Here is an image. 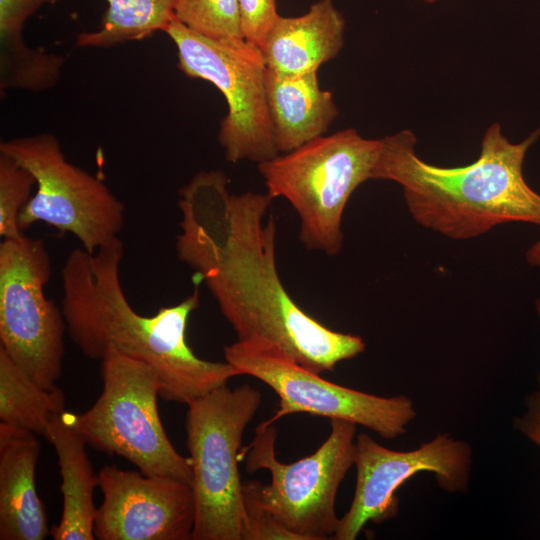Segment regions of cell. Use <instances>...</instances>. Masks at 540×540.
<instances>
[{
	"instance_id": "5",
	"label": "cell",
	"mask_w": 540,
	"mask_h": 540,
	"mask_svg": "<svg viewBox=\"0 0 540 540\" xmlns=\"http://www.w3.org/2000/svg\"><path fill=\"white\" fill-rule=\"evenodd\" d=\"M100 362L102 392L84 413L65 411L70 424L87 445L127 459L143 474L191 485V460L176 451L160 419L157 372L147 363L112 349Z\"/></svg>"
},
{
	"instance_id": "25",
	"label": "cell",
	"mask_w": 540,
	"mask_h": 540,
	"mask_svg": "<svg viewBox=\"0 0 540 540\" xmlns=\"http://www.w3.org/2000/svg\"><path fill=\"white\" fill-rule=\"evenodd\" d=\"M526 411L514 419V426L529 440L540 446V391L525 400Z\"/></svg>"
},
{
	"instance_id": "24",
	"label": "cell",
	"mask_w": 540,
	"mask_h": 540,
	"mask_svg": "<svg viewBox=\"0 0 540 540\" xmlns=\"http://www.w3.org/2000/svg\"><path fill=\"white\" fill-rule=\"evenodd\" d=\"M238 6L244 39L261 49L280 16L277 0H238Z\"/></svg>"
},
{
	"instance_id": "28",
	"label": "cell",
	"mask_w": 540,
	"mask_h": 540,
	"mask_svg": "<svg viewBox=\"0 0 540 540\" xmlns=\"http://www.w3.org/2000/svg\"><path fill=\"white\" fill-rule=\"evenodd\" d=\"M420 1H423V2H426V3H429V4H432V3H435L439 0H420Z\"/></svg>"
},
{
	"instance_id": "8",
	"label": "cell",
	"mask_w": 540,
	"mask_h": 540,
	"mask_svg": "<svg viewBox=\"0 0 540 540\" xmlns=\"http://www.w3.org/2000/svg\"><path fill=\"white\" fill-rule=\"evenodd\" d=\"M330 423V434L322 445L293 463L276 458L277 429L268 421L257 426L246 449V471H270L271 483L262 486L264 500L297 540L333 539L339 526L335 499L354 465L357 425L339 419Z\"/></svg>"
},
{
	"instance_id": "21",
	"label": "cell",
	"mask_w": 540,
	"mask_h": 540,
	"mask_svg": "<svg viewBox=\"0 0 540 540\" xmlns=\"http://www.w3.org/2000/svg\"><path fill=\"white\" fill-rule=\"evenodd\" d=\"M36 184L33 175L13 158L0 153V236L18 239L24 236L19 216L30 200Z\"/></svg>"
},
{
	"instance_id": "14",
	"label": "cell",
	"mask_w": 540,
	"mask_h": 540,
	"mask_svg": "<svg viewBox=\"0 0 540 540\" xmlns=\"http://www.w3.org/2000/svg\"><path fill=\"white\" fill-rule=\"evenodd\" d=\"M36 434L0 423V539L43 540L50 533L35 474Z\"/></svg>"
},
{
	"instance_id": "16",
	"label": "cell",
	"mask_w": 540,
	"mask_h": 540,
	"mask_svg": "<svg viewBox=\"0 0 540 540\" xmlns=\"http://www.w3.org/2000/svg\"><path fill=\"white\" fill-rule=\"evenodd\" d=\"M266 92L279 153L325 135L338 116L333 95L321 89L317 72L286 75L267 68Z\"/></svg>"
},
{
	"instance_id": "27",
	"label": "cell",
	"mask_w": 540,
	"mask_h": 540,
	"mask_svg": "<svg viewBox=\"0 0 540 540\" xmlns=\"http://www.w3.org/2000/svg\"><path fill=\"white\" fill-rule=\"evenodd\" d=\"M535 306H536V311H537L539 319H540V297L536 300ZM537 381H538L539 388H540V372L538 374Z\"/></svg>"
},
{
	"instance_id": "10",
	"label": "cell",
	"mask_w": 540,
	"mask_h": 540,
	"mask_svg": "<svg viewBox=\"0 0 540 540\" xmlns=\"http://www.w3.org/2000/svg\"><path fill=\"white\" fill-rule=\"evenodd\" d=\"M224 356L241 375L262 381L277 394L279 408L269 423L307 413L349 421L393 439L404 434L417 416L409 397H381L327 381L265 339L237 340L224 347Z\"/></svg>"
},
{
	"instance_id": "7",
	"label": "cell",
	"mask_w": 540,
	"mask_h": 540,
	"mask_svg": "<svg viewBox=\"0 0 540 540\" xmlns=\"http://www.w3.org/2000/svg\"><path fill=\"white\" fill-rule=\"evenodd\" d=\"M178 51V67L188 77L211 82L224 95L228 113L218 140L227 161L257 163L279 155L266 92L267 65L261 49L245 39L216 40L177 19L164 30Z\"/></svg>"
},
{
	"instance_id": "23",
	"label": "cell",
	"mask_w": 540,
	"mask_h": 540,
	"mask_svg": "<svg viewBox=\"0 0 540 540\" xmlns=\"http://www.w3.org/2000/svg\"><path fill=\"white\" fill-rule=\"evenodd\" d=\"M58 0H0L1 53L23 47L21 32L26 20L44 4Z\"/></svg>"
},
{
	"instance_id": "3",
	"label": "cell",
	"mask_w": 540,
	"mask_h": 540,
	"mask_svg": "<svg viewBox=\"0 0 540 540\" xmlns=\"http://www.w3.org/2000/svg\"><path fill=\"white\" fill-rule=\"evenodd\" d=\"M539 137L540 126L512 143L493 123L473 163L442 167L420 159L414 133L402 130L382 138L373 179L401 185L413 219L451 239L475 238L510 222L540 226V195L523 177L526 153Z\"/></svg>"
},
{
	"instance_id": "6",
	"label": "cell",
	"mask_w": 540,
	"mask_h": 540,
	"mask_svg": "<svg viewBox=\"0 0 540 540\" xmlns=\"http://www.w3.org/2000/svg\"><path fill=\"white\" fill-rule=\"evenodd\" d=\"M261 402V393L243 384L235 389L219 387L188 404L186 444L193 473V540H242L239 451L244 430Z\"/></svg>"
},
{
	"instance_id": "15",
	"label": "cell",
	"mask_w": 540,
	"mask_h": 540,
	"mask_svg": "<svg viewBox=\"0 0 540 540\" xmlns=\"http://www.w3.org/2000/svg\"><path fill=\"white\" fill-rule=\"evenodd\" d=\"M345 19L332 0H318L300 16H279L261 48L267 68L286 75L318 72L344 44Z\"/></svg>"
},
{
	"instance_id": "11",
	"label": "cell",
	"mask_w": 540,
	"mask_h": 540,
	"mask_svg": "<svg viewBox=\"0 0 540 540\" xmlns=\"http://www.w3.org/2000/svg\"><path fill=\"white\" fill-rule=\"evenodd\" d=\"M52 264L42 239L0 243V347L35 382L55 389L62 375L66 321L45 295Z\"/></svg>"
},
{
	"instance_id": "17",
	"label": "cell",
	"mask_w": 540,
	"mask_h": 540,
	"mask_svg": "<svg viewBox=\"0 0 540 540\" xmlns=\"http://www.w3.org/2000/svg\"><path fill=\"white\" fill-rule=\"evenodd\" d=\"M45 437L57 454L63 496L60 521L50 534L54 540H93L97 514L94 490L98 486V474L94 473L88 458L87 444L65 412L51 421Z\"/></svg>"
},
{
	"instance_id": "9",
	"label": "cell",
	"mask_w": 540,
	"mask_h": 540,
	"mask_svg": "<svg viewBox=\"0 0 540 540\" xmlns=\"http://www.w3.org/2000/svg\"><path fill=\"white\" fill-rule=\"evenodd\" d=\"M34 177L36 192L19 216L22 231L42 222L75 236L94 253L117 238L125 223V206L97 177L69 162L56 137L43 133L0 144Z\"/></svg>"
},
{
	"instance_id": "12",
	"label": "cell",
	"mask_w": 540,
	"mask_h": 540,
	"mask_svg": "<svg viewBox=\"0 0 540 540\" xmlns=\"http://www.w3.org/2000/svg\"><path fill=\"white\" fill-rule=\"evenodd\" d=\"M472 449L448 433H440L410 451L388 449L366 434L356 439V485L349 510L340 518L334 540H354L368 522L381 523L398 513L397 489L413 475L433 473L450 493L467 490Z\"/></svg>"
},
{
	"instance_id": "19",
	"label": "cell",
	"mask_w": 540,
	"mask_h": 540,
	"mask_svg": "<svg viewBox=\"0 0 540 540\" xmlns=\"http://www.w3.org/2000/svg\"><path fill=\"white\" fill-rule=\"evenodd\" d=\"M108 9L100 26L81 33V47H110L127 41L142 40L156 31H164L174 17V0H106Z\"/></svg>"
},
{
	"instance_id": "18",
	"label": "cell",
	"mask_w": 540,
	"mask_h": 540,
	"mask_svg": "<svg viewBox=\"0 0 540 540\" xmlns=\"http://www.w3.org/2000/svg\"><path fill=\"white\" fill-rule=\"evenodd\" d=\"M63 412L62 390L40 386L0 347L1 422L45 436L51 421Z\"/></svg>"
},
{
	"instance_id": "13",
	"label": "cell",
	"mask_w": 540,
	"mask_h": 540,
	"mask_svg": "<svg viewBox=\"0 0 540 540\" xmlns=\"http://www.w3.org/2000/svg\"><path fill=\"white\" fill-rule=\"evenodd\" d=\"M98 487L104 500L94 521L95 539H192L195 502L189 483L106 465Z\"/></svg>"
},
{
	"instance_id": "2",
	"label": "cell",
	"mask_w": 540,
	"mask_h": 540,
	"mask_svg": "<svg viewBox=\"0 0 540 540\" xmlns=\"http://www.w3.org/2000/svg\"><path fill=\"white\" fill-rule=\"evenodd\" d=\"M124 246L117 237L94 253L73 249L61 270V309L72 342L86 357L102 360L112 349L150 365L160 397L189 404L227 385L240 372L228 362L199 358L186 341L199 285L173 306L144 316L130 304L120 280Z\"/></svg>"
},
{
	"instance_id": "1",
	"label": "cell",
	"mask_w": 540,
	"mask_h": 540,
	"mask_svg": "<svg viewBox=\"0 0 540 540\" xmlns=\"http://www.w3.org/2000/svg\"><path fill=\"white\" fill-rule=\"evenodd\" d=\"M219 170L197 173L179 191L178 259L204 283L237 340L261 338L304 368L320 374L365 350L364 340L334 331L289 295L276 266L273 198L233 194Z\"/></svg>"
},
{
	"instance_id": "26",
	"label": "cell",
	"mask_w": 540,
	"mask_h": 540,
	"mask_svg": "<svg viewBox=\"0 0 540 540\" xmlns=\"http://www.w3.org/2000/svg\"><path fill=\"white\" fill-rule=\"evenodd\" d=\"M526 260L529 265L540 267V240L526 252Z\"/></svg>"
},
{
	"instance_id": "4",
	"label": "cell",
	"mask_w": 540,
	"mask_h": 540,
	"mask_svg": "<svg viewBox=\"0 0 540 540\" xmlns=\"http://www.w3.org/2000/svg\"><path fill=\"white\" fill-rule=\"evenodd\" d=\"M381 149L382 139L347 128L260 162L258 170L267 193L295 209L305 247L333 256L343 246L346 204L359 185L373 179Z\"/></svg>"
},
{
	"instance_id": "20",
	"label": "cell",
	"mask_w": 540,
	"mask_h": 540,
	"mask_svg": "<svg viewBox=\"0 0 540 540\" xmlns=\"http://www.w3.org/2000/svg\"><path fill=\"white\" fill-rule=\"evenodd\" d=\"M173 12L180 23L205 37L244 39L238 0H174Z\"/></svg>"
},
{
	"instance_id": "22",
	"label": "cell",
	"mask_w": 540,
	"mask_h": 540,
	"mask_svg": "<svg viewBox=\"0 0 540 540\" xmlns=\"http://www.w3.org/2000/svg\"><path fill=\"white\" fill-rule=\"evenodd\" d=\"M259 480L243 481L242 540H297L267 505Z\"/></svg>"
}]
</instances>
